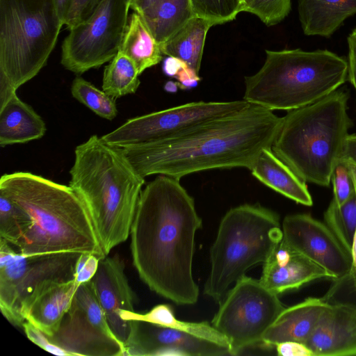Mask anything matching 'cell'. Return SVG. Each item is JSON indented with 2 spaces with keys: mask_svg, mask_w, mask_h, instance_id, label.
<instances>
[{
  "mask_svg": "<svg viewBox=\"0 0 356 356\" xmlns=\"http://www.w3.org/2000/svg\"><path fill=\"white\" fill-rule=\"evenodd\" d=\"M201 226L179 179L159 175L142 190L130 231L133 264L152 291L178 305L198 299L192 266Z\"/></svg>",
  "mask_w": 356,
  "mask_h": 356,
  "instance_id": "1",
  "label": "cell"
},
{
  "mask_svg": "<svg viewBox=\"0 0 356 356\" xmlns=\"http://www.w3.org/2000/svg\"><path fill=\"white\" fill-rule=\"evenodd\" d=\"M282 118L250 104L163 140L121 148L143 178L162 175L179 179L218 168L251 170L261 151L271 147Z\"/></svg>",
  "mask_w": 356,
  "mask_h": 356,
  "instance_id": "2",
  "label": "cell"
},
{
  "mask_svg": "<svg viewBox=\"0 0 356 356\" xmlns=\"http://www.w3.org/2000/svg\"><path fill=\"white\" fill-rule=\"evenodd\" d=\"M3 193L28 215L30 227L16 248L24 254L104 253L90 214L70 186L26 172L4 174Z\"/></svg>",
  "mask_w": 356,
  "mask_h": 356,
  "instance_id": "3",
  "label": "cell"
},
{
  "mask_svg": "<svg viewBox=\"0 0 356 356\" xmlns=\"http://www.w3.org/2000/svg\"><path fill=\"white\" fill-rule=\"evenodd\" d=\"M70 186L85 204L106 256L130 235L145 178L122 149L93 135L78 145Z\"/></svg>",
  "mask_w": 356,
  "mask_h": 356,
  "instance_id": "4",
  "label": "cell"
},
{
  "mask_svg": "<svg viewBox=\"0 0 356 356\" xmlns=\"http://www.w3.org/2000/svg\"><path fill=\"white\" fill-rule=\"evenodd\" d=\"M348 99L347 91L337 90L282 117L271 149L304 182L330 186L353 126Z\"/></svg>",
  "mask_w": 356,
  "mask_h": 356,
  "instance_id": "5",
  "label": "cell"
},
{
  "mask_svg": "<svg viewBox=\"0 0 356 356\" xmlns=\"http://www.w3.org/2000/svg\"><path fill=\"white\" fill-rule=\"evenodd\" d=\"M266 54L261 69L245 77L243 99L270 111L312 104L348 79V60L327 49H266Z\"/></svg>",
  "mask_w": 356,
  "mask_h": 356,
  "instance_id": "6",
  "label": "cell"
},
{
  "mask_svg": "<svg viewBox=\"0 0 356 356\" xmlns=\"http://www.w3.org/2000/svg\"><path fill=\"white\" fill-rule=\"evenodd\" d=\"M282 239L279 216L260 204L229 209L210 249L211 268L204 293L218 301L253 266L264 263Z\"/></svg>",
  "mask_w": 356,
  "mask_h": 356,
  "instance_id": "7",
  "label": "cell"
},
{
  "mask_svg": "<svg viewBox=\"0 0 356 356\" xmlns=\"http://www.w3.org/2000/svg\"><path fill=\"white\" fill-rule=\"evenodd\" d=\"M63 25L54 0H0V80L17 90L35 77Z\"/></svg>",
  "mask_w": 356,
  "mask_h": 356,
  "instance_id": "8",
  "label": "cell"
},
{
  "mask_svg": "<svg viewBox=\"0 0 356 356\" xmlns=\"http://www.w3.org/2000/svg\"><path fill=\"white\" fill-rule=\"evenodd\" d=\"M80 252L24 254L0 238V308L13 325L26 321L22 310L27 300L50 282L74 278Z\"/></svg>",
  "mask_w": 356,
  "mask_h": 356,
  "instance_id": "9",
  "label": "cell"
},
{
  "mask_svg": "<svg viewBox=\"0 0 356 356\" xmlns=\"http://www.w3.org/2000/svg\"><path fill=\"white\" fill-rule=\"evenodd\" d=\"M285 308L278 295L259 281L244 275L220 301L211 321L226 339L231 355L261 343L278 315Z\"/></svg>",
  "mask_w": 356,
  "mask_h": 356,
  "instance_id": "10",
  "label": "cell"
},
{
  "mask_svg": "<svg viewBox=\"0 0 356 356\" xmlns=\"http://www.w3.org/2000/svg\"><path fill=\"white\" fill-rule=\"evenodd\" d=\"M131 0H102L86 21L69 30L61 46L63 66L76 74L111 61L119 52Z\"/></svg>",
  "mask_w": 356,
  "mask_h": 356,
  "instance_id": "11",
  "label": "cell"
},
{
  "mask_svg": "<svg viewBox=\"0 0 356 356\" xmlns=\"http://www.w3.org/2000/svg\"><path fill=\"white\" fill-rule=\"evenodd\" d=\"M49 339L70 356H125L90 281L80 284L60 325Z\"/></svg>",
  "mask_w": 356,
  "mask_h": 356,
  "instance_id": "12",
  "label": "cell"
},
{
  "mask_svg": "<svg viewBox=\"0 0 356 356\" xmlns=\"http://www.w3.org/2000/svg\"><path fill=\"white\" fill-rule=\"evenodd\" d=\"M250 104L232 102H195L128 120L101 138L120 148L148 143L177 135L204 122L240 111Z\"/></svg>",
  "mask_w": 356,
  "mask_h": 356,
  "instance_id": "13",
  "label": "cell"
},
{
  "mask_svg": "<svg viewBox=\"0 0 356 356\" xmlns=\"http://www.w3.org/2000/svg\"><path fill=\"white\" fill-rule=\"evenodd\" d=\"M125 356L231 355L228 344L179 327L130 321Z\"/></svg>",
  "mask_w": 356,
  "mask_h": 356,
  "instance_id": "14",
  "label": "cell"
},
{
  "mask_svg": "<svg viewBox=\"0 0 356 356\" xmlns=\"http://www.w3.org/2000/svg\"><path fill=\"white\" fill-rule=\"evenodd\" d=\"M282 230L291 249L324 268L332 280L350 272V256L325 223L307 213L293 214L284 218Z\"/></svg>",
  "mask_w": 356,
  "mask_h": 356,
  "instance_id": "15",
  "label": "cell"
},
{
  "mask_svg": "<svg viewBox=\"0 0 356 356\" xmlns=\"http://www.w3.org/2000/svg\"><path fill=\"white\" fill-rule=\"evenodd\" d=\"M90 282L111 330L124 344L130 332V321L122 320L119 313L120 310L134 311L135 294L123 262L116 256L100 259Z\"/></svg>",
  "mask_w": 356,
  "mask_h": 356,
  "instance_id": "16",
  "label": "cell"
},
{
  "mask_svg": "<svg viewBox=\"0 0 356 356\" xmlns=\"http://www.w3.org/2000/svg\"><path fill=\"white\" fill-rule=\"evenodd\" d=\"M305 344L314 356L356 355V306L328 304Z\"/></svg>",
  "mask_w": 356,
  "mask_h": 356,
  "instance_id": "17",
  "label": "cell"
},
{
  "mask_svg": "<svg viewBox=\"0 0 356 356\" xmlns=\"http://www.w3.org/2000/svg\"><path fill=\"white\" fill-rule=\"evenodd\" d=\"M323 278L332 280L324 268L294 251L282 239L263 264L259 281L279 295Z\"/></svg>",
  "mask_w": 356,
  "mask_h": 356,
  "instance_id": "18",
  "label": "cell"
},
{
  "mask_svg": "<svg viewBox=\"0 0 356 356\" xmlns=\"http://www.w3.org/2000/svg\"><path fill=\"white\" fill-rule=\"evenodd\" d=\"M79 285L74 278L47 283L24 304L23 318L47 337H52L69 309Z\"/></svg>",
  "mask_w": 356,
  "mask_h": 356,
  "instance_id": "19",
  "label": "cell"
},
{
  "mask_svg": "<svg viewBox=\"0 0 356 356\" xmlns=\"http://www.w3.org/2000/svg\"><path fill=\"white\" fill-rule=\"evenodd\" d=\"M9 86L0 87V145L25 143L46 132L42 118Z\"/></svg>",
  "mask_w": 356,
  "mask_h": 356,
  "instance_id": "20",
  "label": "cell"
},
{
  "mask_svg": "<svg viewBox=\"0 0 356 356\" xmlns=\"http://www.w3.org/2000/svg\"><path fill=\"white\" fill-rule=\"evenodd\" d=\"M327 305L322 298H308L285 307L265 333L261 343L268 346L286 341L305 343Z\"/></svg>",
  "mask_w": 356,
  "mask_h": 356,
  "instance_id": "21",
  "label": "cell"
},
{
  "mask_svg": "<svg viewBox=\"0 0 356 356\" xmlns=\"http://www.w3.org/2000/svg\"><path fill=\"white\" fill-rule=\"evenodd\" d=\"M298 12L305 35L330 38L356 14V0H298Z\"/></svg>",
  "mask_w": 356,
  "mask_h": 356,
  "instance_id": "22",
  "label": "cell"
},
{
  "mask_svg": "<svg viewBox=\"0 0 356 356\" xmlns=\"http://www.w3.org/2000/svg\"><path fill=\"white\" fill-rule=\"evenodd\" d=\"M250 171L259 181L284 196L305 206L313 204L306 183L273 153L271 147L261 151Z\"/></svg>",
  "mask_w": 356,
  "mask_h": 356,
  "instance_id": "23",
  "label": "cell"
},
{
  "mask_svg": "<svg viewBox=\"0 0 356 356\" xmlns=\"http://www.w3.org/2000/svg\"><path fill=\"white\" fill-rule=\"evenodd\" d=\"M212 24L193 17L166 42L161 45L163 54L175 57L199 74L206 36Z\"/></svg>",
  "mask_w": 356,
  "mask_h": 356,
  "instance_id": "24",
  "label": "cell"
},
{
  "mask_svg": "<svg viewBox=\"0 0 356 356\" xmlns=\"http://www.w3.org/2000/svg\"><path fill=\"white\" fill-rule=\"evenodd\" d=\"M119 51L131 59L139 74L157 65L163 58L160 44L141 15L136 12L129 17Z\"/></svg>",
  "mask_w": 356,
  "mask_h": 356,
  "instance_id": "25",
  "label": "cell"
},
{
  "mask_svg": "<svg viewBox=\"0 0 356 356\" xmlns=\"http://www.w3.org/2000/svg\"><path fill=\"white\" fill-rule=\"evenodd\" d=\"M140 15L160 46L195 17L191 0H158Z\"/></svg>",
  "mask_w": 356,
  "mask_h": 356,
  "instance_id": "26",
  "label": "cell"
},
{
  "mask_svg": "<svg viewBox=\"0 0 356 356\" xmlns=\"http://www.w3.org/2000/svg\"><path fill=\"white\" fill-rule=\"evenodd\" d=\"M139 75L131 59L119 51L104 68L102 89L114 99L135 93L140 83Z\"/></svg>",
  "mask_w": 356,
  "mask_h": 356,
  "instance_id": "27",
  "label": "cell"
},
{
  "mask_svg": "<svg viewBox=\"0 0 356 356\" xmlns=\"http://www.w3.org/2000/svg\"><path fill=\"white\" fill-rule=\"evenodd\" d=\"M324 221L350 256L356 232V192L341 204H338L332 199L324 213Z\"/></svg>",
  "mask_w": 356,
  "mask_h": 356,
  "instance_id": "28",
  "label": "cell"
},
{
  "mask_svg": "<svg viewBox=\"0 0 356 356\" xmlns=\"http://www.w3.org/2000/svg\"><path fill=\"white\" fill-rule=\"evenodd\" d=\"M121 318L126 321H143L158 325L173 326L193 330L216 341L227 343L225 337L212 325L205 322L190 323L178 320L172 308L165 304L159 305L145 314L134 311L121 310Z\"/></svg>",
  "mask_w": 356,
  "mask_h": 356,
  "instance_id": "29",
  "label": "cell"
},
{
  "mask_svg": "<svg viewBox=\"0 0 356 356\" xmlns=\"http://www.w3.org/2000/svg\"><path fill=\"white\" fill-rule=\"evenodd\" d=\"M26 213L0 192V238L16 248L30 227Z\"/></svg>",
  "mask_w": 356,
  "mask_h": 356,
  "instance_id": "30",
  "label": "cell"
},
{
  "mask_svg": "<svg viewBox=\"0 0 356 356\" xmlns=\"http://www.w3.org/2000/svg\"><path fill=\"white\" fill-rule=\"evenodd\" d=\"M71 93L74 98L99 117L112 120L118 115L115 99L82 77L76 76L73 80Z\"/></svg>",
  "mask_w": 356,
  "mask_h": 356,
  "instance_id": "31",
  "label": "cell"
},
{
  "mask_svg": "<svg viewBox=\"0 0 356 356\" xmlns=\"http://www.w3.org/2000/svg\"><path fill=\"white\" fill-rule=\"evenodd\" d=\"M191 3L194 15L213 26L232 21L244 10L242 0H191Z\"/></svg>",
  "mask_w": 356,
  "mask_h": 356,
  "instance_id": "32",
  "label": "cell"
},
{
  "mask_svg": "<svg viewBox=\"0 0 356 356\" xmlns=\"http://www.w3.org/2000/svg\"><path fill=\"white\" fill-rule=\"evenodd\" d=\"M291 9V0H251L243 12L257 16L266 26L282 22Z\"/></svg>",
  "mask_w": 356,
  "mask_h": 356,
  "instance_id": "33",
  "label": "cell"
},
{
  "mask_svg": "<svg viewBox=\"0 0 356 356\" xmlns=\"http://www.w3.org/2000/svg\"><path fill=\"white\" fill-rule=\"evenodd\" d=\"M333 186V200L341 204L356 192V187L351 169L348 163L343 159H339L335 165L331 177Z\"/></svg>",
  "mask_w": 356,
  "mask_h": 356,
  "instance_id": "34",
  "label": "cell"
},
{
  "mask_svg": "<svg viewBox=\"0 0 356 356\" xmlns=\"http://www.w3.org/2000/svg\"><path fill=\"white\" fill-rule=\"evenodd\" d=\"M328 304L346 303L356 306V268L346 276L333 280L322 298Z\"/></svg>",
  "mask_w": 356,
  "mask_h": 356,
  "instance_id": "35",
  "label": "cell"
},
{
  "mask_svg": "<svg viewBox=\"0 0 356 356\" xmlns=\"http://www.w3.org/2000/svg\"><path fill=\"white\" fill-rule=\"evenodd\" d=\"M102 0H72L65 25L68 30L86 21Z\"/></svg>",
  "mask_w": 356,
  "mask_h": 356,
  "instance_id": "36",
  "label": "cell"
},
{
  "mask_svg": "<svg viewBox=\"0 0 356 356\" xmlns=\"http://www.w3.org/2000/svg\"><path fill=\"white\" fill-rule=\"evenodd\" d=\"M100 259L94 254L81 253L74 269V279L79 284L92 280L97 270Z\"/></svg>",
  "mask_w": 356,
  "mask_h": 356,
  "instance_id": "37",
  "label": "cell"
},
{
  "mask_svg": "<svg viewBox=\"0 0 356 356\" xmlns=\"http://www.w3.org/2000/svg\"><path fill=\"white\" fill-rule=\"evenodd\" d=\"M22 327L28 339L47 352L56 355L70 356L68 353L54 344L45 334L29 322L26 321Z\"/></svg>",
  "mask_w": 356,
  "mask_h": 356,
  "instance_id": "38",
  "label": "cell"
},
{
  "mask_svg": "<svg viewBox=\"0 0 356 356\" xmlns=\"http://www.w3.org/2000/svg\"><path fill=\"white\" fill-rule=\"evenodd\" d=\"M278 355L282 356H314L312 350L303 343L286 341L275 346Z\"/></svg>",
  "mask_w": 356,
  "mask_h": 356,
  "instance_id": "39",
  "label": "cell"
},
{
  "mask_svg": "<svg viewBox=\"0 0 356 356\" xmlns=\"http://www.w3.org/2000/svg\"><path fill=\"white\" fill-rule=\"evenodd\" d=\"M348 80L356 93V28L348 35Z\"/></svg>",
  "mask_w": 356,
  "mask_h": 356,
  "instance_id": "40",
  "label": "cell"
},
{
  "mask_svg": "<svg viewBox=\"0 0 356 356\" xmlns=\"http://www.w3.org/2000/svg\"><path fill=\"white\" fill-rule=\"evenodd\" d=\"M340 159L345 160L356 174V134L348 135Z\"/></svg>",
  "mask_w": 356,
  "mask_h": 356,
  "instance_id": "41",
  "label": "cell"
},
{
  "mask_svg": "<svg viewBox=\"0 0 356 356\" xmlns=\"http://www.w3.org/2000/svg\"><path fill=\"white\" fill-rule=\"evenodd\" d=\"M175 77L178 80V87L181 89H188L195 87L200 80L199 74L196 73L188 66L182 68Z\"/></svg>",
  "mask_w": 356,
  "mask_h": 356,
  "instance_id": "42",
  "label": "cell"
},
{
  "mask_svg": "<svg viewBox=\"0 0 356 356\" xmlns=\"http://www.w3.org/2000/svg\"><path fill=\"white\" fill-rule=\"evenodd\" d=\"M186 66H187L186 64L180 59L168 56L163 60V71L167 76L175 77L178 72Z\"/></svg>",
  "mask_w": 356,
  "mask_h": 356,
  "instance_id": "43",
  "label": "cell"
},
{
  "mask_svg": "<svg viewBox=\"0 0 356 356\" xmlns=\"http://www.w3.org/2000/svg\"><path fill=\"white\" fill-rule=\"evenodd\" d=\"M58 14L65 25L72 0H54Z\"/></svg>",
  "mask_w": 356,
  "mask_h": 356,
  "instance_id": "44",
  "label": "cell"
},
{
  "mask_svg": "<svg viewBox=\"0 0 356 356\" xmlns=\"http://www.w3.org/2000/svg\"><path fill=\"white\" fill-rule=\"evenodd\" d=\"M158 0H131L130 8L134 12L142 14Z\"/></svg>",
  "mask_w": 356,
  "mask_h": 356,
  "instance_id": "45",
  "label": "cell"
},
{
  "mask_svg": "<svg viewBox=\"0 0 356 356\" xmlns=\"http://www.w3.org/2000/svg\"><path fill=\"white\" fill-rule=\"evenodd\" d=\"M178 88L177 82H173V81H168L165 86L164 89L170 92H175L177 91V89Z\"/></svg>",
  "mask_w": 356,
  "mask_h": 356,
  "instance_id": "46",
  "label": "cell"
},
{
  "mask_svg": "<svg viewBox=\"0 0 356 356\" xmlns=\"http://www.w3.org/2000/svg\"><path fill=\"white\" fill-rule=\"evenodd\" d=\"M251 0H242L243 4H244V8L249 3V2Z\"/></svg>",
  "mask_w": 356,
  "mask_h": 356,
  "instance_id": "47",
  "label": "cell"
},
{
  "mask_svg": "<svg viewBox=\"0 0 356 356\" xmlns=\"http://www.w3.org/2000/svg\"><path fill=\"white\" fill-rule=\"evenodd\" d=\"M352 171V170H351ZM352 173H353V178H354V181H355V187H356V174L352 171Z\"/></svg>",
  "mask_w": 356,
  "mask_h": 356,
  "instance_id": "48",
  "label": "cell"
}]
</instances>
